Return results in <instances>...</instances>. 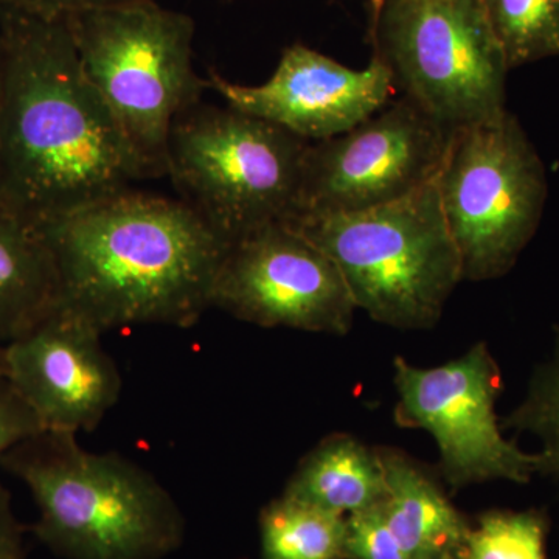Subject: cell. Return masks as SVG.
<instances>
[{
  "mask_svg": "<svg viewBox=\"0 0 559 559\" xmlns=\"http://www.w3.org/2000/svg\"><path fill=\"white\" fill-rule=\"evenodd\" d=\"M500 426L539 440L536 474L549 477L559 488V326H555L550 358L536 367L524 400Z\"/></svg>",
  "mask_w": 559,
  "mask_h": 559,
  "instance_id": "obj_19",
  "label": "cell"
},
{
  "mask_svg": "<svg viewBox=\"0 0 559 559\" xmlns=\"http://www.w3.org/2000/svg\"><path fill=\"white\" fill-rule=\"evenodd\" d=\"M283 496L345 518L380 506L385 498L380 451L348 433L325 437L300 460Z\"/></svg>",
  "mask_w": 559,
  "mask_h": 559,
  "instance_id": "obj_16",
  "label": "cell"
},
{
  "mask_svg": "<svg viewBox=\"0 0 559 559\" xmlns=\"http://www.w3.org/2000/svg\"><path fill=\"white\" fill-rule=\"evenodd\" d=\"M393 367L395 423L432 436L440 454L439 476L448 487L457 491L489 480H532L536 454L507 439L496 415L502 373L485 342L432 369H419L401 356Z\"/></svg>",
  "mask_w": 559,
  "mask_h": 559,
  "instance_id": "obj_9",
  "label": "cell"
},
{
  "mask_svg": "<svg viewBox=\"0 0 559 559\" xmlns=\"http://www.w3.org/2000/svg\"><path fill=\"white\" fill-rule=\"evenodd\" d=\"M347 518L300 500H272L260 514L264 559H345Z\"/></svg>",
  "mask_w": 559,
  "mask_h": 559,
  "instance_id": "obj_17",
  "label": "cell"
},
{
  "mask_svg": "<svg viewBox=\"0 0 559 559\" xmlns=\"http://www.w3.org/2000/svg\"><path fill=\"white\" fill-rule=\"evenodd\" d=\"M81 66L153 176L167 175L173 123L201 103L189 14L134 0L64 17Z\"/></svg>",
  "mask_w": 559,
  "mask_h": 559,
  "instance_id": "obj_5",
  "label": "cell"
},
{
  "mask_svg": "<svg viewBox=\"0 0 559 559\" xmlns=\"http://www.w3.org/2000/svg\"><path fill=\"white\" fill-rule=\"evenodd\" d=\"M510 70L559 57V0H484Z\"/></svg>",
  "mask_w": 559,
  "mask_h": 559,
  "instance_id": "obj_18",
  "label": "cell"
},
{
  "mask_svg": "<svg viewBox=\"0 0 559 559\" xmlns=\"http://www.w3.org/2000/svg\"><path fill=\"white\" fill-rule=\"evenodd\" d=\"M369 39L396 91L450 130L507 112L510 68L484 0H370Z\"/></svg>",
  "mask_w": 559,
  "mask_h": 559,
  "instance_id": "obj_7",
  "label": "cell"
},
{
  "mask_svg": "<svg viewBox=\"0 0 559 559\" xmlns=\"http://www.w3.org/2000/svg\"><path fill=\"white\" fill-rule=\"evenodd\" d=\"M436 182L463 280L509 274L535 237L549 197L546 167L520 120L507 110L452 131Z\"/></svg>",
  "mask_w": 559,
  "mask_h": 559,
  "instance_id": "obj_8",
  "label": "cell"
},
{
  "mask_svg": "<svg viewBox=\"0 0 559 559\" xmlns=\"http://www.w3.org/2000/svg\"><path fill=\"white\" fill-rule=\"evenodd\" d=\"M38 227L53 253L61 307L102 333L197 323L212 307L230 246L182 200L134 189Z\"/></svg>",
  "mask_w": 559,
  "mask_h": 559,
  "instance_id": "obj_2",
  "label": "cell"
},
{
  "mask_svg": "<svg viewBox=\"0 0 559 559\" xmlns=\"http://www.w3.org/2000/svg\"><path fill=\"white\" fill-rule=\"evenodd\" d=\"M0 559H24V536L10 492L0 484Z\"/></svg>",
  "mask_w": 559,
  "mask_h": 559,
  "instance_id": "obj_24",
  "label": "cell"
},
{
  "mask_svg": "<svg viewBox=\"0 0 559 559\" xmlns=\"http://www.w3.org/2000/svg\"><path fill=\"white\" fill-rule=\"evenodd\" d=\"M0 381H3V370H2V366H0Z\"/></svg>",
  "mask_w": 559,
  "mask_h": 559,
  "instance_id": "obj_25",
  "label": "cell"
},
{
  "mask_svg": "<svg viewBox=\"0 0 559 559\" xmlns=\"http://www.w3.org/2000/svg\"><path fill=\"white\" fill-rule=\"evenodd\" d=\"M451 134L411 98H393L352 130L308 143L290 215L366 212L409 197L437 178Z\"/></svg>",
  "mask_w": 559,
  "mask_h": 559,
  "instance_id": "obj_10",
  "label": "cell"
},
{
  "mask_svg": "<svg viewBox=\"0 0 559 559\" xmlns=\"http://www.w3.org/2000/svg\"><path fill=\"white\" fill-rule=\"evenodd\" d=\"M308 143L230 106L198 103L173 123L167 176L179 200L231 245L293 213Z\"/></svg>",
  "mask_w": 559,
  "mask_h": 559,
  "instance_id": "obj_6",
  "label": "cell"
},
{
  "mask_svg": "<svg viewBox=\"0 0 559 559\" xmlns=\"http://www.w3.org/2000/svg\"><path fill=\"white\" fill-rule=\"evenodd\" d=\"M547 533L543 511H488L471 527L462 559H549Z\"/></svg>",
  "mask_w": 559,
  "mask_h": 559,
  "instance_id": "obj_20",
  "label": "cell"
},
{
  "mask_svg": "<svg viewBox=\"0 0 559 559\" xmlns=\"http://www.w3.org/2000/svg\"><path fill=\"white\" fill-rule=\"evenodd\" d=\"M60 305L53 253L36 224L0 205V345Z\"/></svg>",
  "mask_w": 559,
  "mask_h": 559,
  "instance_id": "obj_15",
  "label": "cell"
},
{
  "mask_svg": "<svg viewBox=\"0 0 559 559\" xmlns=\"http://www.w3.org/2000/svg\"><path fill=\"white\" fill-rule=\"evenodd\" d=\"M283 223L333 261L356 310L382 325L432 329L463 282L436 179L381 207L296 213Z\"/></svg>",
  "mask_w": 559,
  "mask_h": 559,
  "instance_id": "obj_4",
  "label": "cell"
},
{
  "mask_svg": "<svg viewBox=\"0 0 559 559\" xmlns=\"http://www.w3.org/2000/svg\"><path fill=\"white\" fill-rule=\"evenodd\" d=\"M127 2L134 0H0V5L44 17H66L81 11L105 9Z\"/></svg>",
  "mask_w": 559,
  "mask_h": 559,
  "instance_id": "obj_23",
  "label": "cell"
},
{
  "mask_svg": "<svg viewBox=\"0 0 559 559\" xmlns=\"http://www.w3.org/2000/svg\"><path fill=\"white\" fill-rule=\"evenodd\" d=\"M212 307L264 326L345 336L356 307L340 270L283 221L242 235L227 249Z\"/></svg>",
  "mask_w": 559,
  "mask_h": 559,
  "instance_id": "obj_11",
  "label": "cell"
},
{
  "mask_svg": "<svg viewBox=\"0 0 559 559\" xmlns=\"http://www.w3.org/2000/svg\"><path fill=\"white\" fill-rule=\"evenodd\" d=\"M102 331L58 305L22 336L2 345L3 378L47 432L100 425L120 399L121 377Z\"/></svg>",
  "mask_w": 559,
  "mask_h": 559,
  "instance_id": "obj_12",
  "label": "cell"
},
{
  "mask_svg": "<svg viewBox=\"0 0 559 559\" xmlns=\"http://www.w3.org/2000/svg\"><path fill=\"white\" fill-rule=\"evenodd\" d=\"M40 432L44 429L39 419L3 378L0 381V455Z\"/></svg>",
  "mask_w": 559,
  "mask_h": 559,
  "instance_id": "obj_22",
  "label": "cell"
},
{
  "mask_svg": "<svg viewBox=\"0 0 559 559\" xmlns=\"http://www.w3.org/2000/svg\"><path fill=\"white\" fill-rule=\"evenodd\" d=\"M381 503L347 516L345 559H407Z\"/></svg>",
  "mask_w": 559,
  "mask_h": 559,
  "instance_id": "obj_21",
  "label": "cell"
},
{
  "mask_svg": "<svg viewBox=\"0 0 559 559\" xmlns=\"http://www.w3.org/2000/svg\"><path fill=\"white\" fill-rule=\"evenodd\" d=\"M0 205L43 224L153 173L87 79L64 17L0 5Z\"/></svg>",
  "mask_w": 559,
  "mask_h": 559,
  "instance_id": "obj_1",
  "label": "cell"
},
{
  "mask_svg": "<svg viewBox=\"0 0 559 559\" xmlns=\"http://www.w3.org/2000/svg\"><path fill=\"white\" fill-rule=\"evenodd\" d=\"M209 90L230 108L285 128L307 142L336 138L362 123L396 97L385 62L371 51L366 69H349L319 51L294 44L283 51L274 75L257 86L210 73Z\"/></svg>",
  "mask_w": 559,
  "mask_h": 559,
  "instance_id": "obj_13",
  "label": "cell"
},
{
  "mask_svg": "<svg viewBox=\"0 0 559 559\" xmlns=\"http://www.w3.org/2000/svg\"><path fill=\"white\" fill-rule=\"evenodd\" d=\"M0 81H2V60H0Z\"/></svg>",
  "mask_w": 559,
  "mask_h": 559,
  "instance_id": "obj_26",
  "label": "cell"
},
{
  "mask_svg": "<svg viewBox=\"0 0 559 559\" xmlns=\"http://www.w3.org/2000/svg\"><path fill=\"white\" fill-rule=\"evenodd\" d=\"M378 451L385 476L382 511L407 559H462L471 525L437 474L396 448Z\"/></svg>",
  "mask_w": 559,
  "mask_h": 559,
  "instance_id": "obj_14",
  "label": "cell"
},
{
  "mask_svg": "<svg viewBox=\"0 0 559 559\" xmlns=\"http://www.w3.org/2000/svg\"><path fill=\"white\" fill-rule=\"evenodd\" d=\"M0 462L31 489L33 532L68 559H162L179 549L186 521L148 471L117 454L84 451L75 433L44 432Z\"/></svg>",
  "mask_w": 559,
  "mask_h": 559,
  "instance_id": "obj_3",
  "label": "cell"
}]
</instances>
